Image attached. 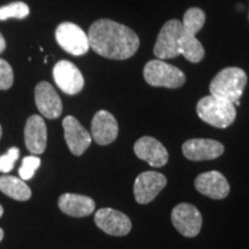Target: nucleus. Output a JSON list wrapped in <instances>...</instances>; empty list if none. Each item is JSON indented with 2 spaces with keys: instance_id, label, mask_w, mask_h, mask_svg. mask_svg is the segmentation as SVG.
<instances>
[{
  "instance_id": "obj_4",
  "label": "nucleus",
  "mask_w": 249,
  "mask_h": 249,
  "mask_svg": "<svg viewBox=\"0 0 249 249\" xmlns=\"http://www.w3.org/2000/svg\"><path fill=\"white\" fill-rule=\"evenodd\" d=\"M196 112L202 121L216 128H227L234 123L236 117L235 105L233 103L211 95L198 101Z\"/></svg>"
},
{
  "instance_id": "obj_14",
  "label": "nucleus",
  "mask_w": 249,
  "mask_h": 249,
  "mask_svg": "<svg viewBox=\"0 0 249 249\" xmlns=\"http://www.w3.org/2000/svg\"><path fill=\"white\" fill-rule=\"evenodd\" d=\"M35 103L43 117L57 119L62 113V103L52 85L42 81L35 88Z\"/></svg>"
},
{
  "instance_id": "obj_15",
  "label": "nucleus",
  "mask_w": 249,
  "mask_h": 249,
  "mask_svg": "<svg viewBox=\"0 0 249 249\" xmlns=\"http://www.w3.org/2000/svg\"><path fill=\"white\" fill-rule=\"evenodd\" d=\"M134 152L140 160L147 161L154 167H163L169 161V152L166 148L152 136L140 138L134 144Z\"/></svg>"
},
{
  "instance_id": "obj_3",
  "label": "nucleus",
  "mask_w": 249,
  "mask_h": 249,
  "mask_svg": "<svg viewBox=\"0 0 249 249\" xmlns=\"http://www.w3.org/2000/svg\"><path fill=\"white\" fill-rule=\"evenodd\" d=\"M247 74L238 67L224 68L213 77L210 83V95L216 98L240 105V98L247 86Z\"/></svg>"
},
{
  "instance_id": "obj_6",
  "label": "nucleus",
  "mask_w": 249,
  "mask_h": 249,
  "mask_svg": "<svg viewBox=\"0 0 249 249\" xmlns=\"http://www.w3.org/2000/svg\"><path fill=\"white\" fill-rule=\"evenodd\" d=\"M182 34V22L172 18L161 27L154 46V54L160 60L173 59L180 55V40Z\"/></svg>"
},
{
  "instance_id": "obj_5",
  "label": "nucleus",
  "mask_w": 249,
  "mask_h": 249,
  "mask_svg": "<svg viewBox=\"0 0 249 249\" xmlns=\"http://www.w3.org/2000/svg\"><path fill=\"white\" fill-rule=\"evenodd\" d=\"M143 77L149 86L178 89L186 82V75L181 70L160 59L150 60L143 68Z\"/></svg>"
},
{
  "instance_id": "obj_11",
  "label": "nucleus",
  "mask_w": 249,
  "mask_h": 249,
  "mask_svg": "<svg viewBox=\"0 0 249 249\" xmlns=\"http://www.w3.org/2000/svg\"><path fill=\"white\" fill-rule=\"evenodd\" d=\"M65 141L74 156H81L91 144V134L73 116H67L62 120Z\"/></svg>"
},
{
  "instance_id": "obj_27",
  "label": "nucleus",
  "mask_w": 249,
  "mask_h": 249,
  "mask_svg": "<svg viewBox=\"0 0 249 249\" xmlns=\"http://www.w3.org/2000/svg\"><path fill=\"white\" fill-rule=\"evenodd\" d=\"M2 213H4V209H2L1 204H0V217H1V216H2Z\"/></svg>"
},
{
  "instance_id": "obj_30",
  "label": "nucleus",
  "mask_w": 249,
  "mask_h": 249,
  "mask_svg": "<svg viewBox=\"0 0 249 249\" xmlns=\"http://www.w3.org/2000/svg\"><path fill=\"white\" fill-rule=\"evenodd\" d=\"M248 20H249V17H248Z\"/></svg>"
},
{
  "instance_id": "obj_8",
  "label": "nucleus",
  "mask_w": 249,
  "mask_h": 249,
  "mask_svg": "<svg viewBox=\"0 0 249 249\" xmlns=\"http://www.w3.org/2000/svg\"><path fill=\"white\" fill-rule=\"evenodd\" d=\"M173 226L177 231L187 238H194L202 227V214L194 205L180 203L173 208L171 214Z\"/></svg>"
},
{
  "instance_id": "obj_23",
  "label": "nucleus",
  "mask_w": 249,
  "mask_h": 249,
  "mask_svg": "<svg viewBox=\"0 0 249 249\" xmlns=\"http://www.w3.org/2000/svg\"><path fill=\"white\" fill-rule=\"evenodd\" d=\"M20 157V150L17 147L9 148L4 155L0 156V172L9 173L14 169V165Z\"/></svg>"
},
{
  "instance_id": "obj_10",
  "label": "nucleus",
  "mask_w": 249,
  "mask_h": 249,
  "mask_svg": "<svg viewBox=\"0 0 249 249\" xmlns=\"http://www.w3.org/2000/svg\"><path fill=\"white\" fill-rule=\"evenodd\" d=\"M53 79L55 85L67 95H76L85 87V77L73 62L60 60L53 67Z\"/></svg>"
},
{
  "instance_id": "obj_12",
  "label": "nucleus",
  "mask_w": 249,
  "mask_h": 249,
  "mask_svg": "<svg viewBox=\"0 0 249 249\" xmlns=\"http://www.w3.org/2000/svg\"><path fill=\"white\" fill-rule=\"evenodd\" d=\"M95 223L102 231L114 236H124L132 230L129 217L111 208L99 209L95 213Z\"/></svg>"
},
{
  "instance_id": "obj_26",
  "label": "nucleus",
  "mask_w": 249,
  "mask_h": 249,
  "mask_svg": "<svg viewBox=\"0 0 249 249\" xmlns=\"http://www.w3.org/2000/svg\"><path fill=\"white\" fill-rule=\"evenodd\" d=\"M2 238H4V231H2V229L0 227V241L2 240Z\"/></svg>"
},
{
  "instance_id": "obj_1",
  "label": "nucleus",
  "mask_w": 249,
  "mask_h": 249,
  "mask_svg": "<svg viewBox=\"0 0 249 249\" xmlns=\"http://www.w3.org/2000/svg\"><path fill=\"white\" fill-rule=\"evenodd\" d=\"M88 39L96 53L112 60L132 58L140 48V38L135 31L108 18H101L90 26Z\"/></svg>"
},
{
  "instance_id": "obj_13",
  "label": "nucleus",
  "mask_w": 249,
  "mask_h": 249,
  "mask_svg": "<svg viewBox=\"0 0 249 249\" xmlns=\"http://www.w3.org/2000/svg\"><path fill=\"white\" fill-rule=\"evenodd\" d=\"M224 150L222 143L211 139H191L182 144L183 156L194 161L216 160L224 154Z\"/></svg>"
},
{
  "instance_id": "obj_16",
  "label": "nucleus",
  "mask_w": 249,
  "mask_h": 249,
  "mask_svg": "<svg viewBox=\"0 0 249 249\" xmlns=\"http://www.w3.org/2000/svg\"><path fill=\"white\" fill-rule=\"evenodd\" d=\"M119 126L116 118L108 111L101 110L95 114L91 121V138L99 145H107L116 141Z\"/></svg>"
},
{
  "instance_id": "obj_9",
  "label": "nucleus",
  "mask_w": 249,
  "mask_h": 249,
  "mask_svg": "<svg viewBox=\"0 0 249 249\" xmlns=\"http://www.w3.org/2000/svg\"><path fill=\"white\" fill-rule=\"evenodd\" d=\"M166 177L160 172L147 171L140 173L134 182V196L136 202L140 204L150 203L166 186Z\"/></svg>"
},
{
  "instance_id": "obj_20",
  "label": "nucleus",
  "mask_w": 249,
  "mask_h": 249,
  "mask_svg": "<svg viewBox=\"0 0 249 249\" xmlns=\"http://www.w3.org/2000/svg\"><path fill=\"white\" fill-rule=\"evenodd\" d=\"M0 191L17 201H28L31 197L30 187L22 179L17 177H0Z\"/></svg>"
},
{
  "instance_id": "obj_17",
  "label": "nucleus",
  "mask_w": 249,
  "mask_h": 249,
  "mask_svg": "<svg viewBox=\"0 0 249 249\" xmlns=\"http://www.w3.org/2000/svg\"><path fill=\"white\" fill-rule=\"evenodd\" d=\"M195 188L202 195L213 200H223L230 193L229 182L218 171H209L197 176L195 179Z\"/></svg>"
},
{
  "instance_id": "obj_19",
  "label": "nucleus",
  "mask_w": 249,
  "mask_h": 249,
  "mask_svg": "<svg viewBox=\"0 0 249 249\" xmlns=\"http://www.w3.org/2000/svg\"><path fill=\"white\" fill-rule=\"evenodd\" d=\"M59 209L71 217H86L95 211V201L86 195L65 193L59 197Z\"/></svg>"
},
{
  "instance_id": "obj_22",
  "label": "nucleus",
  "mask_w": 249,
  "mask_h": 249,
  "mask_svg": "<svg viewBox=\"0 0 249 249\" xmlns=\"http://www.w3.org/2000/svg\"><path fill=\"white\" fill-rule=\"evenodd\" d=\"M40 165V158L37 157L36 155L27 156L22 160V164L21 167L18 169V176L20 178L26 181V180H30L34 177V174L37 170H38Z\"/></svg>"
},
{
  "instance_id": "obj_29",
  "label": "nucleus",
  "mask_w": 249,
  "mask_h": 249,
  "mask_svg": "<svg viewBox=\"0 0 249 249\" xmlns=\"http://www.w3.org/2000/svg\"><path fill=\"white\" fill-rule=\"evenodd\" d=\"M1 135H2V128L1 126H0V139H1Z\"/></svg>"
},
{
  "instance_id": "obj_18",
  "label": "nucleus",
  "mask_w": 249,
  "mask_h": 249,
  "mask_svg": "<svg viewBox=\"0 0 249 249\" xmlns=\"http://www.w3.org/2000/svg\"><path fill=\"white\" fill-rule=\"evenodd\" d=\"M24 143L33 155H42L48 143V129L45 121L40 116L34 114L28 118L24 126Z\"/></svg>"
},
{
  "instance_id": "obj_21",
  "label": "nucleus",
  "mask_w": 249,
  "mask_h": 249,
  "mask_svg": "<svg viewBox=\"0 0 249 249\" xmlns=\"http://www.w3.org/2000/svg\"><path fill=\"white\" fill-rule=\"evenodd\" d=\"M29 14V6L23 1H14L0 7V21H6L9 20V18L22 20V18H26Z\"/></svg>"
},
{
  "instance_id": "obj_24",
  "label": "nucleus",
  "mask_w": 249,
  "mask_h": 249,
  "mask_svg": "<svg viewBox=\"0 0 249 249\" xmlns=\"http://www.w3.org/2000/svg\"><path fill=\"white\" fill-rule=\"evenodd\" d=\"M13 68L7 61L0 58V90H8L13 86Z\"/></svg>"
},
{
  "instance_id": "obj_25",
  "label": "nucleus",
  "mask_w": 249,
  "mask_h": 249,
  "mask_svg": "<svg viewBox=\"0 0 249 249\" xmlns=\"http://www.w3.org/2000/svg\"><path fill=\"white\" fill-rule=\"evenodd\" d=\"M6 49V40L4 38V36L1 35V33H0V53H2V52L5 51Z\"/></svg>"
},
{
  "instance_id": "obj_28",
  "label": "nucleus",
  "mask_w": 249,
  "mask_h": 249,
  "mask_svg": "<svg viewBox=\"0 0 249 249\" xmlns=\"http://www.w3.org/2000/svg\"><path fill=\"white\" fill-rule=\"evenodd\" d=\"M239 11H244V5H238Z\"/></svg>"
},
{
  "instance_id": "obj_7",
  "label": "nucleus",
  "mask_w": 249,
  "mask_h": 249,
  "mask_svg": "<svg viewBox=\"0 0 249 249\" xmlns=\"http://www.w3.org/2000/svg\"><path fill=\"white\" fill-rule=\"evenodd\" d=\"M55 40L62 50L75 57L89 51L88 35L75 23L62 22L55 29Z\"/></svg>"
},
{
  "instance_id": "obj_2",
  "label": "nucleus",
  "mask_w": 249,
  "mask_h": 249,
  "mask_svg": "<svg viewBox=\"0 0 249 249\" xmlns=\"http://www.w3.org/2000/svg\"><path fill=\"white\" fill-rule=\"evenodd\" d=\"M205 18V13L198 7L188 8L183 15L180 54L192 64H197L204 58V48L196 35L203 28Z\"/></svg>"
}]
</instances>
